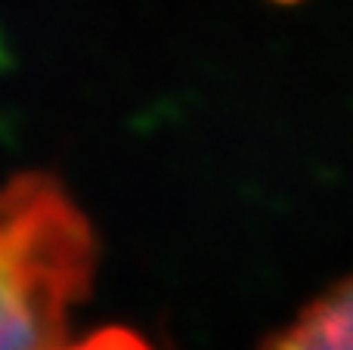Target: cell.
I'll list each match as a JSON object with an SVG mask.
<instances>
[{
    "instance_id": "obj_1",
    "label": "cell",
    "mask_w": 353,
    "mask_h": 350,
    "mask_svg": "<svg viewBox=\"0 0 353 350\" xmlns=\"http://www.w3.org/2000/svg\"><path fill=\"white\" fill-rule=\"evenodd\" d=\"M87 217L50 177L0 189V350H53L93 276Z\"/></svg>"
},
{
    "instance_id": "obj_2",
    "label": "cell",
    "mask_w": 353,
    "mask_h": 350,
    "mask_svg": "<svg viewBox=\"0 0 353 350\" xmlns=\"http://www.w3.org/2000/svg\"><path fill=\"white\" fill-rule=\"evenodd\" d=\"M270 350H353V276L316 298Z\"/></svg>"
},
{
    "instance_id": "obj_3",
    "label": "cell",
    "mask_w": 353,
    "mask_h": 350,
    "mask_svg": "<svg viewBox=\"0 0 353 350\" xmlns=\"http://www.w3.org/2000/svg\"><path fill=\"white\" fill-rule=\"evenodd\" d=\"M53 350H149L137 335L124 332V329H105V332H97L90 338H84L81 344L72 347H53Z\"/></svg>"
}]
</instances>
